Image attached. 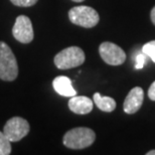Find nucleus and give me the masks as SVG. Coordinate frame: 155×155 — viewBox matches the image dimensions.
<instances>
[{"instance_id":"obj_2","label":"nucleus","mask_w":155,"mask_h":155,"mask_svg":"<svg viewBox=\"0 0 155 155\" xmlns=\"http://www.w3.org/2000/svg\"><path fill=\"white\" fill-rule=\"evenodd\" d=\"M18 76V66L14 54L5 42L0 41V79L11 82Z\"/></svg>"},{"instance_id":"obj_9","label":"nucleus","mask_w":155,"mask_h":155,"mask_svg":"<svg viewBox=\"0 0 155 155\" xmlns=\"http://www.w3.org/2000/svg\"><path fill=\"white\" fill-rule=\"evenodd\" d=\"M94 103L85 96H73L69 101V108L72 112L79 115H86L93 110Z\"/></svg>"},{"instance_id":"obj_4","label":"nucleus","mask_w":155,"mask_h":155,"mask_svg":"<svg viewBox=\"0 0 155 155\" xmlns=\"http://www.w3.org/2000/svg\"><path fill=\"white\" fill-rule=\"evenodd\" d=\"M69 18L71 22L85 28H92L96 26L100 20L98 12L94 8L86 5L73 7L69 11Z\"/></svg>"},{"instance_id":"obj_8","label":"nucleus","mask_w":155,"mask_h":155,"mask_svg":"<svg viewBox=\"0 0 155 155\" xmlns=\"http://www.w3.org/2000/svg\"><path fill=\"white\" fill-rule=\"evenodd\" d=\"M144 100V91L140 87H135L129 94L124 101V112L127 114H134L140 109L142 104H143Z\"/></svg>"},{"instance_id":"obj_5","label":"nucleus","mask_w":155,"mask_h":155,"mask_svg":"<svg viewBox=\"0 0 155 155\" xmlns=\"http://www.w3.org/2000/svg\"><path fill=\"white\" fill-rule=\"evenodd\" d=\"M30 126L25 119L21 117H13L9 119L3 128V133L10 142H17L29 133Z\"/></svg>"},{"instance_id":"obj_11","label":"nucleus","mask_w":155,"mask_h":155,"mask_svg":"<svg viewBox=\"0 0 155 155\" xmlns=\"http://www.w3.org/2000/svg\"><path fill=\"white\" fill-rule=\"evenodd\" d=\"M94 103L103 112H112L116 108V101L111 97H103L99 93L94 94Z\"/></svg>"},{"instance_id":"obj_13","label":"nucleus","mask_w":155,"mask_h":155,"mask_svg":"<svg viewBox=\"0 0 155 155\" xmlns=\"http://www.w3.org/2000/svg\"><path fill=\"white\" fill-rule=\"evenodd\" d=\"M142 51L155 63V40H151V41L145 43L142 48Z\"/></svg>"},{"instance_id":"obj_18","label":"nucleus","mask_w":155,"mask_h":155,"mask_svg":"<svg viewBox=\"0 0 155 155\" xmlns=\"http://www.w3.org/2000/svg\"><path fill=\"white\" fill-rule=\"evenodd\" d=\"M147 155H155V150H151L149 152H147Z\"/></svg>"},{"instance_id":"obj_10","label":"nucleus","mask_w":155,"mask_h":155,"mask_svg":"<svg viewBox=\"0 0 155 155\" xmlns=\"http://www.w3.org/2000/svg\"><path fill=\"white\" fill-rule=\"evenodd\" d=\"M52 87L58 95L64 96V97H73L77 95L72 81L66 76H58L54 78V80L52 81Z\"/></svg>"},{"instance_id":"obj_1","label":"nucleus","mask_w":155,"mask_h":155,"mask_svg":"<svg viewBox=\"0 0 155 155\" xmlns=\"http://www.w3.org/2000/svg\"><path fill=\"white\" fill-rule=\"evenodd\" d=\"M96 134L87 127H78L68 131L64 136V146L71 149H84L94 143Z\"/></svg>"},{"instance_id":"obj_17","label":"nucleus","mask_w":155,"mask_h":155,"mask_svg":"<svg viewBox=\"0 0 155 155\" xmlns=\"http://www.w3.org/2000/svg\"><path fill=\"white\" fill-rule=\"evenodd\" d=\"M150 16H151V21H152L153 24L155 25V6L152 8V10H151V14H150Z\"/></svg>"},{"instance_id":"obj_12","label":"nucleus","mask_w":155,"mask_h":155,"mask_svg":"<svg viewBox=\"0 0 155 155\" xmlns=\"http://www.w3.org/2000/svg\"><path fill=\"white\" fill-rule=\"evenodd\" d=\"M11 153V144L3 132H0V155H9Z\"/></svg>"},{"instance_id":"obj_6","label":"nucleus","mask_w":155,"mask_h":155,"mask_svg":"<svg viewBox=\"0 0 155 155\" xmlns=\"http://www.w3.org/2000/svg\"><path fill=\"white\" fill-rule=\"evenodd\" d=\"M99 52L105 63L111 66H120L126 61V54L120 46L113 42L105 41L99 46Z\"/></svg>"},{"instance_id":"obj_19","label":"nucleus","mask_w":155,"mask_h":155,"mask_svg":"<svg viewBox=\"0 0 155 155\" xmlns=\"http://www.w3.org/2000/svg\"><path fill=\"white\" fill-rule=\"evenodd\" d=\"M73 1H75V2H82V1H84V0H73Z\"/></svg>"},{"instance_id":"obj_14","label":"nucleus","mask_w":155,"mask_h":155,"mask_svg":"<svg viewBox=\"0 0 155 155\" xmlns=\"http://www.w3.org/2000/svg\"><path fill=\"white\" fill-rule=\"evenodd\" d=\"M146 58L147 55L144 54L143 51L141 52V54H137V57H136V61H135V69L137 70H140L142 68L144 67V64H146Z\"/></svg>"},{"instance_id":"obj_16","label":"nucleus","mask_w":155,"mask_h":155,"mask_svg":"<svg viewBox=\"0 0 155 155\" xmlns=\"http://www.w3.org/2000/svg\"><path fill=\"white\" fill-rule=\"evenodd\" d=\"M148 97L150 100L155 101V81L151 84L149 90H148Z\"/></svg>"},{"instance_id":"obj_15","label":"nucleus","mask_w":155,"mask_h":155,"mask_svg":"<svg viewBox=\"0 0 155 155\" xmlns=\"http://www.w3.org/2000/svg\"><path fill=\"white\" fill-rule=\"evenodd\" d=\"M12 4L16 6H22V7H29L35 5L38 0H10Z\"/></svg>"},{"instance_id":"obj_7","label":"nucleus","mask_w":155,"mask_h":155,"mask_svg":"<svg viewBox=\"0 0 155 155\" xmlns=\"http://www.w3.org/2000/svg\"><path fill=\"white\" fill-rule=\"evenodd\" d=\"M12 35L14 38L21 43H29L32 41L35 33L31 20L25 15H19L12 28Z\"/></svg>"},{"instance_id":"obj_3","label":"nucleus","mask_w":155,"mask_h":155,"mask_svg":"<svg viewBox=\"0 0 155 155\" xmlns=\"http://www.w3.org/2000/svg\"><path fill=\"white\" fill-rule=\"evenodd\" d=\"M85 58V52L82 48L70 46L55 54L54 64L60 70H69L83 64Z\"/></svg>"}]
</instances>
